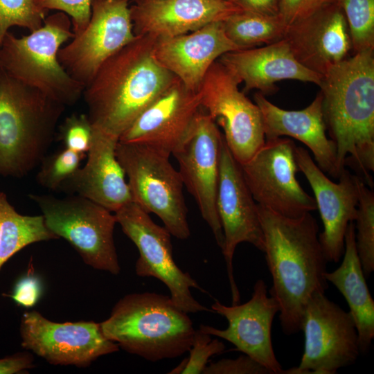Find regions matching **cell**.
<instances>
[{
	"label": "cell",
	"mask_w": 374,
	"mask_h": 374,
	"mask_svg": "<svg viewBox=\"0 0 374 374\" xmlns=\"http://www.w3.org/2000/svg\"><path fill=\"white\" fill-rule=\"evenodd\" d=\"M225 1H231V0H225Z\"/></svg>",
	"instance_id": "41"
},
{
	"label": "cell",
	"mask_w": 374,
	"mask_h": 374,
	"mask_svg": "<svg viewBox=\"0 0 374 374\" xmlns=\"http://www.w3.org/2000/svg\"><path fill=\"white\" fill-rule=\"evenodd\" d=\"M29 197L39 207L48 229L65 239L87 265L114 275L120 273L114 240L115 214L78 195L60 199L30 194Z\"/></svg>",
	"instance_id": "8"
},
{
	"label": "cell",
	"mask_w": 374,
	"mask_h": 374,
	"mask_svg": "<svg viewBox=\"0 0 374 374\" xmlns=\"http://www.w3.org/2000/svg\"><path fill=\"white\" fill-rule=\"evenodd\" d=\"M343 256L339 267L326 271L325 278L345 298L357 331L360 352L365 353L374 338V301L357 255L355 222L347 227Z\"/></svg>",
	"instance_id": "26"
},
{
	"label": "cell",
	"mask_w": 374,
	"mask_h": 374,
	"mask_svg": "<svg viewBox=\"0 0 374 374\" xmlns=\"http://www.w3.org/2000/svg\"><path fill=\"white\" fill-rule=\"evenodd\" d=\"M130 1L92 0L88 24L60 49L61 65L84 87L109 57L136 37Z\"/></svg>",
	"instance_id": "13"
},
{
	"label": "cell",
	"mask_w": 374,
	"mask_h": 374,
	"mask_svg": "<svg viewBox=\"0 0 374 374\" xmlns=\"http://www.w3.org/2000/svg\"><path fill=\"white\" fill-rule=\"evenodd\" d=\"M358 190L356 248L364 273L369 276L374 270V193L359 176Z\"/></svg>",
	"instance_id": "29"
},
{
	"label": "cell",
	"mask_w": 374,
	"mask_h": 374,
	"mask_svg": "<svg viewBox=\"0 0 374 374\" xmlns=\"http://www.w3.org/2000/svg\"><path fill=\"white\" fill-rule=\"evenodd\" d=\"M202 109L199 91L190 90L177 78L136 118L118 141L173 154L191 136Z\"/></svg>",
	"instance_id": "18"
},
{
	"label": "cell",
	"mask_w": 374,
	"mask_h": 374,
	"mask_svg": "<svg viewBox=\"0 0 374 374\" xmlns=\"http://www.w3.org/2000/svg\"><path fill=\"white\" fill-rule=\"evenodd\" d=\"M64 108L0 70V175L21 177L42 161Z\"/></svg>",
	"instance_id": "5"
},
{
	"label": "cell",
	"mask_w": 374,
	"mask_h": 374,
	"mask_svg": "<svg viewBox=\"0 0 374 374\" xmlns=\"http://www.w3.org/2000/svg\"><path fill=\"white\" fill-rule=\"evenodd\" d=\"M283 39L303 66L322 77L348 57L353 49L348 23L339 0H330L287 26Z\"/></svg>",
	"instance_id": "20"
},
{
	"label": "cell",
	"mask_w": 374,
	"mask_h": 374,
	"mask_svg": "<svg viewBox=\"0 0 374 374\" xmlns=\"http://www.w3.org/2000/svg\"><path fill=\"white\" fill-rule=\"evenodd\" d=\"M33 366V356L27 352L17 353L0 359V374L19 373Z\"/></svg>",
	"instance_id": "40"
},
{
	"label": "cell",
	"mask_w": 374,
	"mask_h": 374,
	"mask_svg": "<svg viewBox=\"0 0 374 374\" xmlns=\"http://www.w3.org/2000/svg\"><path fill=\"white\" fill-rule=\"evenodd\" d=\"M225 350L224 344L217 339H211V335L195 330L189 357L186 358L182 374L202 373L211 357L222 353Z\"/></svg>",
	"instance_id": "34"
},
{
	"label": "cell",
	"mask_w": 374,
	"mask_h": 374,
	"mask_svg": "<svg viewBox=\"0 0 374 374\" xmlns=\"http://www.w3.org/2000/svg\"><path fill=\"white\" fill-rule=\"evenodd\" d=\"M42 8L55 10L66 14L71 20L74 35L81 33L88 24L92 0H36Z\"/></svg>",
	"instance_id": "35"
},
{
	"label": "cell",
	"mask_w": 374,
	"mask_h": 374,
	"mask_svg": "<svg viewBox=\"0 0 374 374\" xmlns=\"http://www.w3.org/2000/svg\"><path fill=\"white\" fill-rule=\"evenodd\" d=\"M44 216L19 213L0 191V269L16 253L35 242L57 239Z\"/></svg>",
	"instance_id": "27"
},
{
	"label": "cell",
	"mask_w": 374,
	"mask_h": 374,
	"mask_svg": "<svg viewBox=\"0 0 374 374\" xmlns=\"http://www.w3.org/2000/svg\"><path fill=\"white\" fill-rule=\"evenodd\" d=\"M222 139L218 126L202 108L191 136L172 154L178 162L184 186L194 197L221 250L224 235L216 200Z\"/></svg>",
	"instance_id": "16"
},
{
	"label": "cell",
	"mask_w": 374,
	"mask_h": 374,
	"mask_svg": "<svg viewBox=\"0 0 374 374\" xmlns=\"http://www.w3.org/2000/svg\"><path fill=\"white\" fill-rule=\"evenodd\" d=\"M203 374H271L263 365L244 354L235 359H222L206 365Z\"/></svg>",
	"instance_id": "36"
},
{
	"label": "cell",
	"mask_w": 374,
	"mask_h": 374,
	"mask_svg": "<svg viewBox=\"0 0 374 374\" xmlns=\"http://www.w3.org/2000/svg\"><path fill=\"white\" fill-rule=\"evenodd\" d=\"M229 39L241 49L270 44L283 39L287 26L280 15L238 11L222 21Z\"/></svg>",
	"instance_id": "28"
},
{
	"label": "cell",
	"mask_w": 374,
	"mask_h": 374,
	"mask_svg": "<svg viewBox=\"0 0 374 374\" xmlns=\"http://www.w3.org/2000/svg\"><path fill=\"white\" fill-rule=\"evenodd\" d=\"M118 141V139L93 127L85 165L64 182L60 190L75 193L112 213L132 202L125 172L116 154Z\"/></svg>",
	"instance_id": "23"
},
{
	"label": "cell",
	"mask_w": 374,
	"mask_h": 374,
	"mask_svg": "<svg viewBox=\"0 0 374 374\" xmlns=\"http://www.w3.org/2000/svg\"><path fill=\"white\" fill-rule=\"evenodd\" d=\"M240 50L226 36L222 21L181 35L155 39L158 62L186 87L198 91L211 66L222 55Z\"/></svg>",
	"instance_id": "22"
},
{
	"label": "cell",
	"mask_w": 374,
	"mask_h": 374,
	"mask_svg": "<svg viewBox=\"0 0 374 374\" xmlns=\"http://www.w3.org/2000/svg\"><path fill=\"white\" fill-rule=\"evenodd\" d=\"M41 294L42 285L39 279L33 275H27L16 283L9 296L18 305L28 308L37 303Z\"/></svg>",
	"instance_id": "37"
},
{
	"label": "cell",
	"mask_w": 374,
	"mask_h": 374,
	"mask_svg": "<svg viewBox=\"0 0 374 374\" xmlns=\"http://www.w3.org/2000/svg\"><path fill=\"white\" fill-rule=\"evenodd\" d=\"M116 154L125 176L132 202L159 217L178 239L190 231L184 196V184L169 154L145 145L118 141Z\"/></svg>",
	"instance_id": "7"
},
{
	"label": "cell",
	"mask_w": 374,
	"mask_h": 374,
	"mask_svg": "<svg viewBox=\"0 0 374 374\" xmlns=\"http://www.w3.org/2000/svg\"><path fill=\"white\" fill-rule=\"evenodd\" d=\"M217 60L244 82V93L258 89L262 94L269 93L275 91V82L286 79L319 86L321 80L297 61L283 39L264 47L230 51Z\"/></svg>",
	"instance_id": "25"
},
{
	"label": "cell",
	"mask_w": 374,
	"mask_h": 374,
	"mask_svg": "<svg viewBox=\"0 0 374 374\" xmlns=\"http://www.w3.org/2000/svg\"><path fill=\"white\" fill-rule=\"evenodd\" d=\"M240 84L217 60L208 70L198 91L202 107L222 127L229 149L242 164L263 145L265 136L260 111L239 90Z\"/></svg>",
	"instance_id": "11"
},
{
	"label": "cell",
	"mask_w": 374,
	"mask_h": 374,
	"mask_svg": "<svg viewBox=\"0 0 374 374\" xmlns=\"http://www.w3.org/2000/svg\"><path fill=\"white\" fill-rule=\"evenodd\" d=\"M295 157L299 170L314 193L323 222L319 238L325 257L328 262H338L344 251L347 227L357 217L358 176L345 168L336 183L319 168L307 149L296 146Z\"/></svg>",
	"instance_id": "19"
},
{
	"label": "cell",
	"mask_w": 374,
	"mask_h": 374,
	"mask_svg": "<svg viewBox=\"0 0 374 374\" xmlns=\"http://www.w3.org/2000/svg\"><path fill=\"white\" fill-rule=\"evenodd\" d=\"M241 10L265 15H279L281 0H231Z\"/></svg>",
	"instance_id": "39"
},
{
	"label": "cell",
	"mask_w": 374,
	"mask_h": 374,
	"mask_svg": "<svg viewBox=\"0 0 374 374\" xmlns=\"http://www.w3.org/2000/svg\"><path fill=\"white\" fill-rule=\"evenodd\" d=\"M21 346L54 365L89 366L98 357L119 350L93 321L56 323L37 311L21 319Z\"/></svg>",
	"instance_id": "14"
},
{
	"label": "cell",
	"mask_w": 374,
	"mask_h": 374,
	"mask_svg": "<svg viewBox=\"0 0 374 374\" xmlns=\"http://www.w3.org/2000/svg\"><path fill=\"white\" fill-rule=\"evenodd\" d=\"M123 233L137 247L139 256L135 264L139 277H154L169 290L174 304L186 313L212 312L199 303L190 288L206 292L188 272L183 271L172 256L171 234L156 224L149 213L134 202L114 213Z\"/></svg>",
	"instance_id": "10"
},
{
	"label": "cell",
	"mask_w": 374,
	"mask_h": 374,
	"mask_svg": "<svg viewBox=\"0 0 374 374\" xmlns=\"http://www.w3.org/2000/svg\"><path fill=\"white\" fill-rule=\"evenodd\" d=\"M93 133V125L84 114H73L60 127V140L64 147L85 154L89 150Z\"/></svg>",
	"instance_id": "33"
},
{
	"label": "cell",
	"mask_w": 374,
	"mask_h": 374,
	"mask_svg": "<svg viewBox=\"0 0 374 374\" xmlns=\"http://www.w3.org/2000/svg\"><path fill=\"white\" fill-rule=\"evenodd\" d=\"M73 37L71 18L60 11L28 35L17 37L8 31L0 44V70L65 107L72 105L84 87L63 68L58 52Z\"/></svg>",
	"instance_id": "6"
},
{
	"label": "cell",
	"mask_w": 374,
	"mask_h": 374,
	"mask_svg": "<svg viewBox=\"0 0 374 374\" xmlns=\"http://www.w3.org/2000/svg\"><path fill=\"white\" fill-rule=\"evenodd\" d=\"M355 53L374 49V0H339Z\"/></svg>",
	"instance_id": "30"
},
{
	"label": "cell",
	"mask_w": 374,
	"mask_h": 374,
	"mask_svg": "<svg viewBox=\"0 0 374 374\" xmlns=\"http://www.w3.org/2000/svg\"><path fill=\"white\" fill-rule=\"evenodd\" d=\"M217 211L224 235V257L231 287L232 304L240 303V292L234 279L233 259L237 246L248 242L264 251V236L258 204L246 184L240 163L223 136L217 193Z\"/></svg>",
	"instance_id": "15"
},
{
	"label": "cell",
	"mask_w": 374,
	"mask_h": 374,
	"mask_svg": "<svg viewBox=\"0 0 374 374\" xmlns=\"http://www.w3.org/2000/svg\"><path fill=\"white\" fill-rule=\"evenodd\" d=\"M330 0H281L280 17L287 26Z\"/></svg>",
	"instance_id": "38"
},
{
	"label": "cell",
	"mask_w": 374,
	"mask_h": 374,
	"mask_svg": "<svg viewBox=\"0 0 374 374\" xmlns=\"http://www.w3.org/2000/svg\"><path fill=\"white\" fill-rule=\"evenodd\" d=\"M213 312L228 321L226 329L201 325L199 329L233 344L235 350L242 352L267 368L271 374H283V369L276 357L271 341V326L279 312L277 301L268 296L265 281L258 279L253 285L251 299L243 304L226 305L215 300Z\"/></svg>",
	"instance_id": "17"
},
{
	"label": "cell",
	"mask_w": 374,
	"mask_h": 374,
	"mask_svg": "<svg viewBox=\"0 0 374 374\" xmlns=\"http://www.w3.org/2000/svg\"><path fill=\"white\" fill-rule=\"evenodd\" d=\"M295 148L286 137L266 139L251 159L240 164L257 204L292 218L317 209L314 198L296 179Z\"/></svg>",
	"instance_id": "12"
},
{
	"label": "cell",
	"mask_w": 374,
	"mask_h": 374,
	"mask_svg": "<svg viewBox=\"0 0 374 374\" xmlns=\"http://www.w3.org/2000/svg\"><path fill=\"white\" fill-rule=\"evenodd\" d=\"M240 10L225 0H134L130 6L135 35L154 39L189 33Z\"/></svg>",
	"instance_id": "21"
},
{
	"label": "cell",
	"mask_w": 374,
	"mask_h": 374,
	"mask_svg": "<svg viewBox=\"0 0 374 374\" xmlns=\"http://www.w3.org/2000/svg\"><path fill=\"white\" fill-rule=\"evenodd\" d=\"M100 326L119 348L150 362L181 356L189 350L195 332L188 313L169 296L155 292L125 295Z\"/></svg>",
	"instance_id": "4"
},
{
	"label": "cell",
	"mask_w": 374,
	"mask_h": 374,
	"mask_svg": "<svg viewBox=\"0 0 374 374\" xmlns=\"http://www.w3.org/2000/svg\"><path fill=\"white\" fill-rule=\"evenodd\" d=\"M155 39L136 36L109 57L84 87L88 117L117 139L177 79L154 53Z\"/></svg>",
	"instance_id": "3"
},
{
	"label": "cell",
	"mask_w": 374,
	"mask_h": 374,
	"mask_svg": "<svg viewBox=\"0 0 374 374\" xmlns=\"http://www.w3.org/2000/svg\"><path fill=\"white\" fill-rule=\"evenodd\" d=\"M326 130L337 150L339 175L355 169L370 188L374 171L373 49L355 53L334 65L319 84Z\"/></svg>",
	"instance_id": "2"
},
{
	"label": "cell",
	"mask_w": 374,
	"mask_h": 374,
	"mask_svg": "<svg viewBox=\"0 0 374 374\" xmlns=\"http://www.w3.org/2000/svg\"><path fill=\"white\" fill-rule=\"evenodd\" d=\"M263 123L265 140L290 136L305 144L319 168L334 179L339 176L335 143L327 136L319 92L314 100L301 110H285L265 98L260 92L254 95Z\"/></svg>",
	"instance_id": "24"
},
{
	"label": "cell",
	"mask_w": 374,
	"mask_h": 374,
	"mask_svg": "<svg viewBox=\"0 0 374 374\" xmlns=\"http://www.w3.org/2000/svg\"><path fill=\"white\" fill-rule=\"evenodd\" d=\"M301 330L304 350L299 365L283 370V374H335L353 364L361 353L350 314L324 292H316L308 300Z\"/></svg>",
	"instance_id": "9"
},
{
	"label": "cell",
	"mask_w": 374,
	"mask_h": 374,
	"mask_svg": "<svg viewBox=\"0 0 374 374\" xmlns=\"http://www.w3.org/2000/svg\"><path fill=\"white\" fill-rule=\"evenodd\" d=\"M258 210L272 279L269 293L278 304L283 332L290 335L301 330L303 311L312 295L328 288L319 225L310 213L292 218L258 204Z\"/></svg>",
	"instance_id": "1"
},
{
	"label": "cell",
	"mask_w": 374,
	"mask_h": 374,
	"mask_svg": "<svg viewBox=\"0 0 374 374\" xmlns=\"http://www.w3.org/2000/svg\"><path fill=\"white\" fill-rule=\"evenodd\" d=\"M48 12L36 0H0V44L8 30L19 26L33 31L41 27Z\"/></svg>",
	"instance_id": "32"
},
{
	"label": "cell",
	"mask_w": 374,
	"mask_h": 374,
	"mask_svg": "<svg viewBox=\"0 0 374 374\" xmlns=\"http://www.w3.org/2000/svg\"><path fill=\"white\" fill-rule=\"evenodd\" d=\"M84 157V154L64 148L44 157L37 175L38 184L51 190H60L62 184L80 168V163Z\"/></svg>",
	"instance_id": "31"
}]
</instances>
